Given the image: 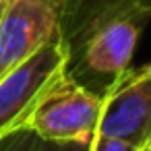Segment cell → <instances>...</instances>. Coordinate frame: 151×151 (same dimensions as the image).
I'll list each match as a JSON object with an SVG mask.
<instances>
[{
    "label": "cell",
    "instance_id": "cell-1",
    "mask_svg": "<svg viewBox=\"0 0 151 151\" xmlns=\"http://www.w3.org/2000/svg\"><path fill=\"white\" fill-rule=\"evenodd\" d=\"M68 66L70 46L60 33L0 79V141L27 128L35 106Z\"/></svg>",
    "mask_w": 151,
    "mask_h": 151
},
{
    "label": "cell",
    "instance_id": "cell-2",
    "mask_svg": "<svg viewBox=\"0 0 151 151\" xmlns=\"http://www.w3.org/2000/svg\"><path fill=\"white\" fill-rule=\"evenodd\" d=\"M101 110V95L64 70L35 106L27 128L48 141L91 143Z\"/></svg>",
    "mask_w": 151,
    "mask_h": 151
},
{
    "label": "cell",
    "instance_id": "cell-3",
    "mask_svg": "<svg viewBox=\"0 0 151 151\" xmlns=\"http://www.w3.org/2000/svg\"><path fill=\"white\" fill-rule=\"evenodd\" d=\"M149 19L151 15L143 11H118L101 17L70 44V62L79 60V66L91 77L112 81L130 66L132 52Z\"/></svg>",
    "mask_w": 151,
    "mask_h": 151
},
{
    "label": "cell",
    "instance_id": "cell-4",
    "mask_svg": "<svg viewBox=\"0 0 151 151\" xmlns=\"http://www.w3.org/2000/svg\"><path fill=\"white\" fill-rule=\"evenodd\" d=\"M62 0H6L0 15V79L58 37Z\"/></svg>",
    "mask_w": 151,
    "mask_h": 151
},
{
    "label": "cell",
    "instance_id": "cell-5",
    "mask_svg": "<svg viewBox=\"0 0 151 151\" xmlns=\"http://www.w3.org/2000/svg\"><path fill=\"white\" fill-rule=\"evenodd\" d=\"M95 134L132 143L151 137V75L147 64L128 66L106 85Z\"/></svg>",
    "mask_w": 151,
    "mask_h": 151
},
{
    "label": "cell",
    "instance_id": "cell-6",
    "mask_svg": "<svg viewBox=\"0 0 151 151\" xmlns=\"http://www.w3.org/2000/svg\"><path fill=\"white\" fill-rule=\"evenodd\" d=\"M118 11H143L151 15V0H62V37L70 46L95 21Z\"/></svg>",
    "mask_w": 151,
    "mask_h": 151
},
{
    "label": "cell",
    "instance_id": "cell-7",
    "mask_svg": "<svg viewBox=\"0 0 151 151\" xmlns=\"http://www.w3.org/2000/svg\"><path fill=\"white\" fill-rule=\"evenodd\" d=\"M0 151H89V145L48 141L29 128H21L0 141Z\"/></svg>",
    "mask_w": 151,
    "mask_h": 151
},
{
    "label": "cell",
    "instance_id": "cell-8",
    "mask_svg": "<svg viewBox=\"0 0 151 151\" xmlns=\"http://www.w3.org/2000/svg\"><path fill=\"white\" fill-rule=\"evenodd\" d=\"M89 151H151V137L143 143H132V141L93 134V139L89 143Z\"/></svg>",
    "mask_w": 151,
    "mask_h": 151
},
{
    "label": "cell",
    "instance_id": "cell-9",
    "mask_svg": "<svg viewBox=\"0 0 151 151\" xmlns=\"http://www.w3.org/2000/svg\"><path fill=\"white\" fill-rule=\"evenodd\" d=\"M4 4H6V0H0V15H2V9H4Z\"/></svg>",
    "mask_w": 151,
    "mask_h": 151
},
{
    "label": "cell",
    "instance_id": "cell-10",
    "mask_svg": "<svg viewBox=\"0 0 151 151\" xmlns=\"http://www.w3.org/2000/svg\"><path fill=\"white\" fill-rule=\"evenodd\" d=\"M147 68H149V75H151V62H149V64H147Z\"/></svg>",
    "mask_w": 151,
    "mask_h": 151
}]
</instances>
